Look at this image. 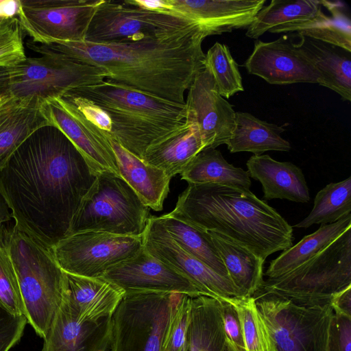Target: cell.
<instances>
[{
	"label": "cell",
	"instance_id": "1",
	"mask_svg": "<svg viewBox=\"0 0 351 351\" xmlns=\"http://www.w3.org/2000/svg\"><path fill=\"white\" fill-rule=\"evenodd\" d=\"M95 179L71 141L46 125L30 134L0 169V196L14 228L51 248L69 234Z\"/></svg>",
	"mask_w": 351,
	"mask_h": 351
},
{
	"label": "cell",
	"instance_id": "2",
	"mask_svg": "<svg viewBox=\"0 0 351 351\" xmlns=\"http://www.w3.org/2000/svg\"><path fill=\"white\" fill-rule=\"evenodd\" d=\"M207 34L197 29L173 37L128 44L86 41L29 43L102 69L106 79L172 102L185 104L184 93L204 68L202 45Z\"/></svg>",
	"mask_w": 351,
	"mask_h": 351
},
{
	"label": "cell",
	"instance_id": "3",
	"mask_svg": "<svg viewBox=\"0 0 351 351\" xmlns=\"http://www.w3.org/2000/svg\"><path fill=\"white\" fill-rule=\"evenodd\" d=\"M169 214L204 230L218 232L264 260L293 245L292 227L250 189L189 184Z\"/></svg>",
	"mask_w": 351,
	"mask_h": 351
},
{
	"label": "cell",
	"instance_id": "4",
	"mask_svg": "<svg viewBox=\"0 0 351 351\" xmlns=\"http://www.w3.org/2000/svg\"><path fill=\"white\" fill-rule=\"evenodd\" d=\"M69 94L86 98L106 114L108 132L126 150L142 160L147 149L185 120V104L161 99L106 79Z\"/></svg>",
	"mask_w": 351,
	"mask_h": 351
},
{
	"label": "cell",
	"instance_id": "5",
	"mask_svg": "<svg viewBox=\"0 0 351 351\" xmlns=\"http://www.w3.org/2000/svg\"><path fill=\"white\" fill-rule=\"evenodd\" d=\"M5 243L17 275L27 323L43 339L63 298L65 273L51 250L14 228Z\"/></svg>",
	"mask_w": 351,
	"mask_h": 351
},
{
	"label": "cell",
	"instance_id": "6",
	"mask_svg": "<svg viewBox=\"0 0 351 351\" xmlns=\"http://www.w3.org/2000/svg\"><path fill=\"white\" fill-rule=\"evenodd\" d=\"M149 217V208L129 184L120 176L103 171L82 199L69 234L95 231L141 236Z\"/></svg>",
	"mask_w": 351,
	"mask_h": 351
},
{
	"label": "cell",
	"instance_id": "7",
	"mask_svg": "<svg viewBox=\"0 0 351 351\" xmlns=\"http://www.w3.org/2000/svg\"><path fill=\"white\" fill-rule=\"evenodd\" d=\"M351 286V228L296 269L264 280L253 297L272 295L303 301H330Z\"/></svg>",
	"mask_w": 351,
	"mask_h": 351
},
{
	"label": "cell",
	"instance_id": "8",
	"mask_svg": "<svg viewBox=\"0 0 351 351\" xmlns=\"http://www.w3.org/2000/svg\"><path fill=\"white\" fill-rule=\"evenodd\" d=\"M277 351H328L334 311L330 301L254 297Z\"/></svg>",
	"mask_w": 351,
	"mask_h": 351
},
{
	"label": "cell",
	"instance_id": "9",
	"mask_svg": "<svg viewBox=\"0 0 351 351\" xmlns=\"http://www.w3.org/2000/svg\"><path fill=\"white\" fill-rule=\"evenodd\" d=\"M197 29H202L184 17L138 8L125 1L101 0L84 41L128 44L170 38Z\"/></svg>",
	"mask_w": 351,
	"mask_h": 351
},
{
	"label": "cell",
	"instance_id": "10",
	"mask_svg": "<svg viewBox=\"0 0 351 351\" xmlns=\"http://www.w3.org/2000/svg\"><path fill=\"white\" fill-rule=\"evenodd\" d=\"M37 58L26 57L8 68L12 98L43 100L63 97L73 90L105 80L108 75L101 68L60 54L38 52Z\"/></svg>",
	"mask_w": 351,
	"mask_h": 351
},
{
	"label": "cell",
	"instance_id": "11",
	"mask_svg": "<svg viewBox=\"0 0 351 351\" xmlns=\"http://www.w3.org/2000/svg\"><path fill=\"white\" fill-rule=\"evenodd\" d=\"M184 293L125 291L111 317V351H160L171 310Z\"/></svg>",
	"mask_w": 351,
	"mask_h": 351
},
{
	"label": "cell",
	"instance_id": "12",
	"mask_svg": "<svg viewBox=\"0 0 351 351\" xmlns=\"http://www.w3.org/2000/svg\"><path fill=\"white\" fill-rule=\"evenodd\" d=\"M143 246L142 235L85 231L66 236L51 250L64 272L101 278L108 269L136 254Z\"/></svg>",
	"mask_w": 351,
	"mask_h": 351
},
{
	"label": "cell",
	"instance_id": "13",
	"mask_svg": "<svg viewBox=\"0 0 351 351\" xmlns=\"http://www.w3.org/2000/svg\"><path fill=\"white\" fill-rule=\"evenodd\" d=\"M101 0H18L16 17L34 43L84 41Z\"/></svg>",
	"mask_w": 351,
	"mask_h": 351
},
{
	"label": "cell",
	"instance_id": "14",
	"mask_svg": "<svg viewBox=\"0 0 351 351\" xmlns=\"http://www.w3.org/2000/svg\"><path fill=\"white\" fill-rule=\"evenodd\" d=\"M266 0H128L132 5L186 18L208 36L247 29Z\"/></svg>",
	"mask_w": 351,
	"mask_h": 351
},
{
	"label": "cell",
	"instance_id": "15",
	"mask_svg": "<svg viewBox=\"0 0 351 351\" xmlns=\"http://www.w3.org/2000/svg\"><path fill=\"white\" fill-rule=\"evenodd\" d=\"M40 109L49 125L71 141L96 175L110 171L120 176L108 138L71 102L63 97H51L41 102Z\"/></svg>",
	"mask_w": 351,
	"mask_h": 351
},
{
	"label": "cell",
	"instance_id": "16",
	"mask_svg": "<svg viewBox=\"0 0 351 351\" xmlns=\"http://www.w3.org/2000/svg\"><path fill=\"white\" fill-rule=\"evenodd\" d=\"M143 245L152 256L191 280L202 295L215 298L239 297L231 280L182 249L156 217H149L142 234Z\"/></svg>",
	"mask_w": 351,
	"mask_h": 351
},
{
	"label": "cell",
	"instance_id": "17",
	"mask_svg": "<svg viewBox=\"0 0 351 351\" xmlns=\"http://www.w3.org/2000/svg\"><path fill=\"white\" fill-rule=\"evenodd\" d=\"M243 66L247 71L270 84L321 83L313 63L287 36L269 42L256 40L252 52Z\"/></svg>",
	"mask_w": 351,
	"mask_h": 351
},
{
	"label": "cell",
	"instance_id": "18",
	"mask_svg": "<svg viewBox=\"0 0 351 351\" xmlns=\"http://www.w3.org/2000/svg\"><path fill=\"white\" fill-rule=\"evenodd\" d=\"M186 116L197 125L204 149L226 144L235 125L232 106L219 95L206 68L196 75L185 100Z\"/></svg>",
	"mask_w": 351,
	"mask_h": 351
},
{
	"label": "cell",
	"instance_id": "19",
	"mask_svg": "<svg viewBox=\"0 0 351 351\" xmlns=\"http://www.w3.org/2000/svg\"><path fill=\"white\" fill-rule=\"evenodd\" d=\"M101 278L125 291H153L190 296L202 295L191 280L152 256L143 246L136 254L110 268Z\"/></svg>",
	"mask_w": 351,
	"mask_h": 351
},
{
	"label": "cell",
	"instance_id": "20",
	"mask_svg": "<svg viewBox=\"0 0 351 351\" xmlns=\"http://www.w3.org/2000/svg\"><path fill=\"white\" fill-rule=\"evenodd\" d=\"M111 333V317L99 322L81 319L64 291L41 351H110Z\"/></svg>",
	"mask_w": 351,
	"mask_h": 351
},
{
	"label": "cell",
	"instance_id": "21",
	"mask_svg": "<svg viewBox=\"0 0 351 351\" xmlns=\"http://www.w3.org/2000/svg\"><path fill=\"white\" fill-rule=\"evenodd\" d=\"M65 273L64 292L78 317L99 322L110 318L125 291L102 278Z\"/></svg>",
	"mask_w": 351,
	"mask_h": 351
},
{
	"label": "cell",
	"instance_id": "22",
	"mask_svg": "<svg viewBox=\"0 0 351 351\" xmlns=\"http://www.w3.org/2000/svg\"><path fill=\"white\" fill-rule=\"evenodd\" d=\"M250 177L259 181L264 198L285 199L306 203L310 193L300 167L290 162H280L269 155H253L246 162Z\"/></svg>",
	"mask_w": 351,
	"mask_h": 351
},
{
	"label": "cell",
	"instance_id": "23",
	"mask_svg": "<svg viewBox=\"0 0 351 351\" xmlns=\"http://www.w3.org/2000/svg\"><path fill=\"white\" fill-rule=\"evenodd\" d=\"M204 149L197 125L189 117L186 116L181 125L147 149L142 160L162 170L171 179L180 174Z\"/></svg>",
	"mask_w": 351,
	"mask_h": 351
},
{
	"label": "cell",
	"instance_id": "24",
	"mask_svg": "<svg viewBox=\"0 0 351 351\" xmlns=\"http://www.w3.org/2000/svg\"><path fill=\"white\" fill-rule=\"evenodd\" d=\"M107 137L114 152L120 176L146 206L161 210L169 193L171 179L162 170L145 163L116 140Z\"/></svg>",
	"mask_w": 351,
	"mask_h": 351
},
{
	"label": "cell",
	"instance_id": "25",
	"mask_svg": "<svg viewBox=\"0 0 351 351\" xmlns=\"http://www.w3.org/2000/svg\"><path fill=\"white\" fill-rule=\"evenodd\" d=\"M35 99L10 98L0 110V169L11 154L35 130L49 125Z\"/></svg>",
	"mask_w": 351,
	"mask_h": 351
},
{
	"label": "cell",
	"instance_id": "26",
	"mask_svg": "<svg viewBox=\"0 0 351 351\" xmlns=\"http://www.w3.org/2000/svg\"><path fill=\"white\" fill-rule=\"evenodd\" d=\"M208 232L240 296H254L264 280L265 260L218 232Z\"/></svg>",
	"mask_w": 351,
	"mask_h": 351
},
{
	"label": "cell",
	"instance_id": "27",
	"mask_svg": "<svg viewBox=\"0 0 351 351\" xmlns=\"http://www.w3.org/2000/svg\"><path fill=\"white\" fill-rule=\"evenodd\" d=\"M297 44L321 75L319 85L331 89L343 101H351V52L340 47L300 36Z\"/></svg>",
	"mask_w": 351,
	"mask_h": 351
},
{
	"label": "cell",
	"instance_id": "28",
	"mask_svg": "<svg viewBox=\"0 0 351 351\" xmlns=\"http://www.w3.org/2000/svg\"><path fill=\"white\" fill-rule=\"evenodd\" d=\"M320 4L330 11L331 16L326 15L321 10L311 19L281 25L269 32L295 33L299 36L323 42L351 52V21L341 10V3L322 0Z\"/></svg>",
	"mask_w": 351,
	"mask_h": 351
},
{
	"label": "cell",
	"instance_id": "29",
	"mask_svg": "<svg viewBox=\"0 0 351 351\" xmlns=\"http://www.w3.org/2000/svg\"><path fill=\"white\" fill-rule=\"evenodd\" d=\"M186 342V351H226L218 298L191 296Z\"/></svg>",
	"mask_w": 351,
	"mask_h": 351
},
{
	"label": "cell",
	"instance_id": "30",
	"mask_svg": "<svg viewBox=\"0 0 351 351\" xmlns=\"http://www.w3.org/2000/svg\"><path fill=\"white\" fill-rule=\"evenodd\" d=\"M285 128L263 121L249 112H236L235 125L226 143L230 153L247 152L261 155L267 151L289 152L290 143L280 134Z\"/></svg>",
	"mask_w": 351,
	"mask_h": 351
},
{
	"label": "cell",
	"instance_id": "31",
	"mask_svg": "<svg viewBox=\"0 0 351 351\" xmlns=\"http://www.w3.org/2000/svg\"><path fill=\"white\" fill-rule=\"evenodd\" d=\"M350 228L351 214L335 223L321 224L317 230L305 236L271 261L265 275L268 278H275L296 269L325 250Z\"/></svg>",
	"mask_w": 351,
	"mask_h": 351
},
{
	"label": "cell",
	"instance_id": "32",
	"mask_svg": "<svg viewBox=\"0 0 351 351\" xmlns=\"http://www.w3.org/2000/svg\"><path fill=\"white\" fill-rule=\"evenodd\" d=\"M189 184H219L250 189L247 171L228 163L221 152L214 148L200 151L180 173Z\"/></svg>",
	"mask_w": 351,
	"mask_h": 351
},
{
	"label": "cell",
	"instance_id": "33",
	"mask_svg": "<svg viewBox=\"0 0 351 351\" xmlns=\"http://www.w3.org/2000/svg\"><path fill=\"white\" fill-rule=\"evenodd\" d=\"M156 217L173 239L186 252L219 275L229 278L226 267L208 231L169 213Z\"/></svg>",
	"mask_w": 351,
	"mask_h": 351
},
{
	"label": "cell",
	"instance_id": "34",
	"mask_svg": "<svg viewBox=\"0 0 351 351\" xmlns=\"http://www.w3.org/2000/svg\"><path fill=\"white\" fill-rule=\"evenodd\" d=\"M322 10L318 0H272L264 5L247 28L246 36L258 40L270 29L279 25L307 21Z\"/></svg>",
	"mask_w": 351,
	"mask_h": 351
},
{
	"label": "cell",
	"instance_id": "35",
	"mask_svg": "<svg viewBox=\"0 0 351 351\" xmlns=\"http://www.w3.org/2000/svg\"><path fill=\"white\" fill-rule=\"evenodd\" d=\"M351 214V177L332 182L321 189L314 199L308 215L295 226L306 228L313 224L335 223Z\"/></svg>",
	"mask_w": 351,
	"mask_h": 351
},
{
	"label": "cell",
	"instance_id": "36",
	"mask_svg": "<svg viewBox=\"0 0 351 351\" xmlns=\"http://www.w3.org/2000/svg\"><path fill=\"white\" fill-rule=\"evenodd\" d=\"M235 310L242 330L245 351H277L268 326L250 297H222Z\"/></svg>",
	"mask_w": 351,
	"mask_h": 351
},
{
	"label": "cell",
	"instance_id": "37",
	"mask_svg": "<svg viewBox=\"0 0 351 351\" xmlns=\"http://www.w3.org/2000/svg\"><path fill=\"white\" fill-rule=\"evenodd\" d=\"M204 64L210 72L218 93L226 99L243 91L238 64L226 45L216 42L205 53Z\"/></svg>",
	"mask_w": 351,
	"mask_h": 351
},
{
	"label": "cell",
	"instance_id": "38",
	"mask_svg": "<svg viewBox=\"0 0 351 351\" xmlns=\"http://www.w3.org/2000/svg\"><path fill=\"white\" fill-rule=\"evenodd\" d=\"M0 306L14 315H25L17 275L5 239L0 242Z\"/></svg>",
	"mask_w": 351,
	"mask_h": 351
},
{
	"label": "cell",
	"instance_id": "39",
	"mask_svg": "<svg viewBox=\"0 0 351 351\" xmlns=\"http://www.w3.org/2000/svg\"><path fill=\"white\" fill-rule=\"evenodd\" d=\"M190 295L182 294L173 306L164 334L160 351H186Z\"/></svg>",
	"mask_w": 351,
	"mask_h": 351
},
{
	"label": "cell",
	"instance_id": "40",
	"mask_svg": "<svg viewBox=\"0 0 351 351\" xmlns=\"http://www.w3.org/2000/svg\"><path fill=\"white\" fill-rule=\"evenodd\" d=\"M22 29L16 16L0 23V68H9L25 58Z\"/></svg>",
	"mask_w": 351,
	"mask_h": 351
},
{
	"label": "cell",
	"instance_id": "41",
	"mask_svg": "<svg viewBox=\"0 0 351 351\" xmlns=\"http://www.w3.org/2000/svg\"><path fill=\"white\" fill-rule=\"evenodd\" d=\"M220 302L223 329L228 351H245L242 330L237 314L223 298Z\"/></svg>",
	"mask_w": 351,
	"mask_h": 351
},
{
	"label": "cell",
	"instance_id": "42",
	"mask_svg": "<svg viewBox=\"0 0 351 351\" xmlns=\"http://www.w3.org/2000/svg\"><path fill=\"white\" fill-rule=\"evenodd\" d=\"M27 319L12 315L0 306V351H9L23 336Z\"/></svg>",
	"mask_w": 351,
	"mask_h": 351
},
{
	"label": "cell",
	"instance_id": "43",
	"mask_svg": "<svg viewBox=\"0 0 351 351\" xmlns=\"http://www.w3.org/2000/svg\"><path fill=\"white\" fill-rule=\"evenodd\" d=\"M328 351H351V316L334 312Z\"/></svg>",
	"mask_w": 351,
	"mask_h": 351
},
{
	"label": "cell",
	"instance_id": "44",
	"mask_svg": "<svg viewBox=\"0 0 351 351\" xmlns=\"http://www.w3.org/2000/svg\"><path fill=\"white\" fill-rule=\"evenodd\" d=\"M330 304L335 313L351 316V286L335 294Z\"/></svg>",
	"mask_w": 351,
	"mask_h": 351
},
{
	"label": "cell",
	"instance_id": "45",
	"mask_svg": "<svg viewBox=\"0 0 351 351\" xmlns=\"http://www.w3.org/2000/svg\"><path fill=\"white\" fill-rule=\"evenodd\" d=\"M12 221L11 214L5 202L0 196V242L4 240L10 228V222Z\"/></svg>",
	"mask_w": 351,
	"mask_h": 351
},
{
	"label": "cell",
	"instance_id": "46",
	"mask_svg": "<svg viewBox=\"0 0 351 351\" xmlns=\"http://www.w3.org/2000/svg\"><path fill=\"white\" fill-rule=\"evenodd\" d=\"M12 98L8 68H0V102Z\"/></svg>",
	"mask_w": 351,
	"mask_h": 351
},
{
	"label": "cell",
	"instance_id": "47",
	"mask_svg": "<svg viewBox=\"0 0 351 351\" xmlns=\"http://www.w3.org/2000/svg\"><path fill=\"white\" fill-rule=\"evenodd\" d=\"M8 99V100H9ZM8 100H5V101H1L0 102V110L1 108H2V106H3V104L8 101Z\"/></svg>",
	"mask_w": 351,
	"mask_h": 351
},
{
	"label": "cell",
	"instance_id": "48",
	"mask_svg": "<svg viewBox=\"0 0 351 351\" xmlns=\"http://www.w3.org/2000/svg\"><path fill=\"white\" fill-rule=\"evenodd\" d=\"M5 18H3L1 16H0V23Z\"/></svg>",
	"mask_w": 351,
	"mask_h": 351
},
{
	"label": "cell",
	"instance_id": "49",
	"mask_svg": "<svg viewBox=\"0 0 351 351\" xmlns=\"http://www.w3.org/2000/svg\"><path fill=\"white\" fill-rule=\"evenodd\" d=\"M226 351H228L227 349H226Z\"/></svg>",
	"mask_w": 351,
	"mask_h": 351
},
{
	"label": "cell",
	"instance_id": "50",
	"mask_svg": "<svg viewBox=\"0 0 351 351\" xmlns=\"http://www.w3.org/2000/svg\"><path fill=\"white\" fill-rule=\"evenodd\" d=\"M110 351H111V350H110Z\"/></svg>",
	"mask_w": 351,
	"mask_h": 351
}]
</instances>
